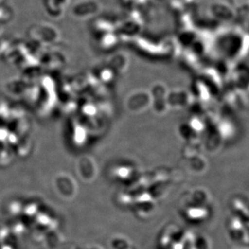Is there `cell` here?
<instances>
[{
	"label": "cell",
	"instance_id": "6da1fadb",
	"mask_svg": "<svg viewBox=\"0 0 249 249\" xmlns=\"http://www.w3.org/2000/svg\"><path fill=\"white\" fill-rule=\"evenodd\" d=\"M153 98L150 92L140 89L132 93L127 100V110L133 114H138L146 111L152 106Z\"/></svg>",
	"mask_w": 249,
	"mask_h": 249
},
{
	"label": "cell",
	"instance_id": "7a4b0ae2",
	"mask_svg": "<svg viewBox=\"0 0 249 249\" xmlns=\"http://www.w3.org/2000/svg\"><path fill=\"white\" fill-rule=\"evenodd\" d=\"M191 94L185 89H174L168 92L167 104L169 108H183L191 101Z\"/></svg>",
	"mask_w": 249,
	"mask_h": 249
},
{
	"label": "cell",
	"instance_id": "3957f363",
	"mask_svg": "<svg viewBox=\"0 0 249 249\" xmlns=\"http://www.w3.org/2000/svg\"><path fill=\"white\" fill-rule=\"evenodd\" d=\"M213 14L222 19H231L233 17V9L224 2H216L212 5Z\"/></svg>",
	"mask_w": 249,
	"mask_h": 249
}]
</instances>
